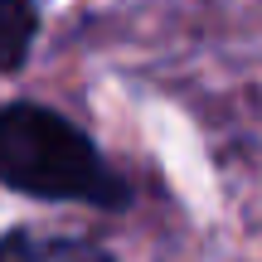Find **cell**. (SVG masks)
Masks as SVG:
<instances>
[{"label": "cell", "instance_id": "cell-1", "mask_svg": "<svg viewBox=\"0 0 262 262\" xmlns=\"http://www.w3.org/2000/svg\"><path fill=\"white\" fill-rule=\"evenodd\" d=\"M0 185L49 204L117 209L131 204L126 180L107 165L97 141L44 102L0 107Z\"/></svg>", "mask_w": 262, "mask_h": 262}, {"label": "cell", "instance_id": "cell-2", "mask_svg": "<svg viewBox=\"0 0 262 262\" xmlns=\"http://www.w3.org/2000/svg\"><path fill=\"white\" fill-rule=\"evenodd\" d=\"M0 262H112V253L73 233L49 228H15L0 238Z\"/></svg>", "mask_w": 262, "mask_h": 262}, {"label": "cell", "instance_id": "cell-3", "mask_svg": "<svg viewBox=\"0 0 262 262\" xmlns=\"http://www.w3.org/2000/svg\"><path fill=\"white\" fill-rule=\"evenodd\" d=\"M39 39V5L34 0H0V73H19Z\"/></svg>", "mask_w": 262, "mask_h": 262}]
</instances>
